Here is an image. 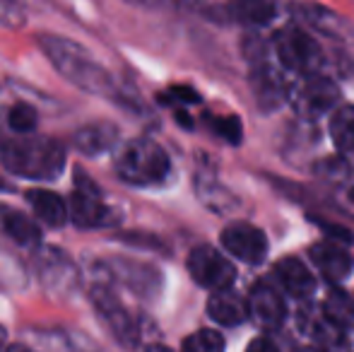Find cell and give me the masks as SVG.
I'll return each instance as SVG.
<instances>
[{"label": "cell", "instance_id": "4dcf8cb0", "mask_svg": "<svg viewBox=\"0 0 354 352\" xmlns=\"http://www.w3.org/2000/svg\"><path fill=\"white\" fill-rule=\"evenodd\" d=\"M3 352H37V350H32L29 345L15 343V345H5V350H3Z\"/></svg>", "mask_w": 354, "mask_h": 352}, {"label": "cell", "instance_id": "44dd1931", "mask_svg": "<svg viewBox=\"0 0 354 352\" xmlns=\"http://www.w3.org/2000/svg\"><path fill=\"white\" fill-rule=\"evenodd\" d=\"M106 266H109L106 270L111 272V275H116L118 280H123L126 285H131L133 290H138V292H149V287L159 282L157 272L149 270L147 266L133 263V261L113 259V261H109Z\"/></svg>", "mask_w": 354, "mask_h": 352}, {"label": "cell", "instance_id": "277c9868", "mask_svg": "<svg viewBox=\"0 0 354 352\" xmlns=\"http://www.w3.org/2000/svg\"><path fill=\"white\" fill-rule=\"evenodd\" d=\"M275 53L287 71L297 75H318L323 66V51L318 41L301 27H282L275 34Z\"/></svg>", "mask_w": 354, "mask_h": 352}, {"label": "cell", "instance_id": "30bf717a", "mask_svg": "<svg viewBox=\"0 0 354 352\" xmlns=\"http://www.w3.org/2000/svg\"><path fill=\"white\" fill-rule=\"evenodd\" d=\"M248 311L256 319V324L266 331L280 328L284 324V316H287V306H284L282 295L268 280H261L253 285L251 297H248Z\"/></svg>", "mask_w": 354, "mask_h": 352}, {"label": "cell", "instance_id": "8992f818", "mask_svg": "<svg viewBox=\"0 0 354 352\" xmlns=\"http://www.w3.org/2000/svg\"><path fill=\"white\" fill-rule=\"evenodd\" d=\"M188 272L201 287L212 292L229 290L236 280V268L214 246H196L188 256Z\"/></svg>", "mask_w": 354, "mask_h": 352}, {"label": "cell", "instance_id": "484cf974", "mask_svg": "<svg viewBox=\"0 0 354 352\" xmlns=\"http://www.w3.org/2000/svg\"><path fill=\"white\" fill-rule=\"evenodd\" d=\"M37 111L24 102H17L8 113V126L15 133H22V136H32V131L37 128Z\"/></svg>", "mask_w": 354, "mask_h": 352}, {"label": "cell", "instance_id": "7a4b0ae2", "mask_svg": "<svg viewBox=\"0 0 354 352\" xmlns=\"http://www.w3.org/2000/svg\"><path fill=\"white\" fill-rule=\"evenodd\" d=\"M39 44H41L48 61L56 66V71L75 87L92 94H106V97L113 92L111 75L104 71L102 63L94 61L87 48L63 37H41Z\"/></svg>", "mask_w": 354, "mask_h": 352}, {"label": "cell", "instance_id": "5bb4252c", "mask_svg": "<svg viewBox=\"0 0 354 352\" xmlns=\"http://www.w3.org/2000/svg\"><path fill=\"white\" fill-rule=\"evenodd\" d=\"M277 282L287 290V295L297 297V299H308L316 292V277L308 270L306 263L294 256H284L275 266Z\"/></svg>", "mask_w": 354, "mask_h": 352}, {"label": "cell", "instance_id": "1f68e13d", "mask_svg": "<svg viewBox=\"0 0 354 352\" xmlns=\"http://www.w3.org/2000/svg\"><path fill=\"white\" fill-rule=\"evenodd\" d=\"M145 352H174L171 348H167V345H159V343H154V345H149Z\"/></svg>", "mask_w": 354, "mask_h": 352}, {"label": "cell", "instance_id": "8fae6325", "mask_svg": "<svg viewBox=\"0 0 354 352\" xmlns=\"http://www.w3.org/2000/svg\"><path fill=\"white\" fill-rule=\"evenodd\" d=\"M308 256H311L313 266L318 268V272L330 282L345 280L352 272V256L347 254L345 244H340V241H335V239L313 244L311 249H308Z\"/></svg>", "mask_w": 354, "mask_h": 352}, {"label": "cell", "instance_id": "9a60e30c", "mask_svg": "<svg viewBox=\"0 0 354 352\" xmlns=\"http://www.w3.org/2000/svg\"><path fill=\"white\" fill-rule=\"evenodd\" d=\"M207 314L219 326H239L251 316V311H248V299H243L239 292L229 287V290L212 292V297L207 299Z\"/></svg>", "mask_w": 354, "mask_h": 352}, {"label": "cell", "instance_id": "2e32d148", "mask_svg": "<svg viewBox=\"0 0 354 352\" xmlns=\"http://www.w3.org/2000/svg\"><path fill=\"white\" fill-rule=\"evenodd\" d=\"M118 140V128L109 121H97L82 126L73 138V145L77 147L82 155L87 157H99L104 152L113 150Z\"/></svg>", "mask_w": 354, "mask_h": 352}, {"label": "cell", "instance_id": "d4e9b609", "mask_svg": "<svg viewBox=\"0 0 354 352\" xmlns=\"http://www.w3.org/2000/svg\"><path fill=\"white\" fill-rule=\"evenodd\" d=\"M183 352H224V338L210 328L196 331L183 340Z\"/></svg>", "mask_w": 354, "mask_h": 352}, {"label": "cell", "instance_id": "5b68a950", "mask_svg": "<svg viewBox=\"0 0 354 352\" xmlns=\"http://www.w3.org/2000/svg\"><path fill=\"white\" fill-rule=\"evenodd\" d=\"M68 212H71L73 225L84 227V230L113 227L121 222V212L104 201L102 191L92 181H87L84 174H77V186H75Z\"/></svg>", "mask_w": 354, "mask_h": 352}, {"label": "cell", "instance_id": "ba28073f", "mask_svg": "<svg viewBox=\"0 0 354 352\" xmlns=\"http://www.w3.org/2000/svg\"><path fill=\"white\" fill-rule=\"evenodd\" d=\"M89 299L97 306L99 316L106 321V326L113 331L118 340L126 348H133L138 343V326L133 321V316L126 311V306L121 304V299L116 297V292L111 290V285L106 282H97L89 292Z\"/></svg>", "mask_w": 354, "mask_h": 352}, {"label": "cell", "instance_id": "836d02e7", "mask_svg": "<svg viewBox=\"0 0 354 352\" xmlns=\"http://www.w3.org/2000/svg\"><path fill=\"white\" fill-rule=\"evenodd\" d=\"M10 188H12V186H10V183L5 181L3 176H0V191H10Z\"/></svg>", "mask_w": 354, "mask_h": 352}, {"label": "cell", "instance_id": "4fadbf2b", "mask_svg": "<svg viewBox=\"0 0 354 352\" xmlns=\"http://www.w3.org/2000/svg\"><path fill=\"white\" fill-rule=\"evenodd\" d=\"M299 326L304 335L313 340L321 348H337L345 340V328L326 314V309H304L299 314Z\"/></svg>", "mask_w": 354, "mask_h": 352}, {"label": "cell", "instance_id": "6da1fadb", "mask_svg": "<svg viewBox=\"0 0 354 352\" xmlns=\"http://www.w3.org/2000/svg\"><path fill=\"white\" fill-rule=\"evenodd\" d=\"M0 162L15 176L53 181L66 169V147L46 136H22L3 142Z\"/></svg>", "mask_w": 354, "mask_h": 352}, {"label": "cell", "instance_id": "ac0fdd59", "mask_svg": "<svg viewBox=\"0 0 354 352\" xmlns=\"http://www.w3.org/2000/svg\"><path fill=\"white\" fill-rule=\"evenodd\" d=\"M27 203L32 207V212L48 227H63L68 220H71V212H68V205L61 196H56L53 191H46V188H32L27 191Z\"/></svg>", "mask_w": 354, "mask_h": 352}, {"label": "cell", "instance_id": "f546056e", "mask_svg": "<svg viewBox=\"0 0 354 352\" xmlns=\"http://www.w3.org/2000/svg\"><path fill=\"white\" fill-rule=\"evenodd\" d=\"M246 352H280L277 350V345L272 343V340H268V338H256L251 345L246 348Z\"/></svg>", "mask_w": 354, "mask_h": 352}, {"label": "cell", "instance_id": "cb8c5ba5", "mask_svg": "<svg viewBox=\"0 0 354 352\" xmlns=\"http://www.w3.org/2000/svg\"><path fill=\"white\" fill-rule=\"evenodd\" d=\"M323 309H326V314L330 316L335 324H340L342 328L354 324V299L352 297H347L345 292L333 290L330 295H328Z\"/></svg>", "mask_w": 354, "mask_h": 352}, {"label": "cell", "instance_id": "d6a6232c", "mask_svg": "<svg viewBox=\"0 0 354 352\" xmlns=\"http://www.w3.org/2000/svg\"><path fill=\"white\" fill-rule=\"evenodd\" d=\"M5 350V328L0 326V352Z\"/></svg>", "mask_w": 354, "mask_h": 352}, {"label": "cell", "instance_id": "9c48e42d", "mask_svg": "<svg viewBox=\"0 0 354 352\" xmlns=\"http://www.w3.org/2000/svg\"><path fill=\"white\" fill-rule=\"evenodd\" d=\"M222 246L227 249V254H232L234 259L243 261V263H263V259L268 256V237L261 227L248 225V222H234L219 237Z\"/></svg>", "mask_w": 354, "mask_h": 352}, {"label": "cell", "instance_id": "52a82bcc", "mask_svg": "<svg viewBox=\"0 0 354 352\" xmlns=\"http://www.w3.org/2000/svg\"><path fill=\"white\" fill-rule=\"evenodd\" d=\"M337 102H340V92L335 82L323 75H308L301 85L292 89V104L304 118H318L323 113L335 111Z\"/></svg>", "mask_w": 354, "mask_h": 352}, {"label": "cell", "instance_id": "f1b7e54d", "mask_svg": "<svg viewBox=\"0 0 354 352\" xmlns=\"http://www.w3.org/2000/svg\"><path fill=\"white\" fill-rule=\"evenodd\" d=\"M169 99L171 102H181V104H196V102H201V97H198L193 89H188V87H171L169 89Z\"/></svg>", "mask_w": 354, "mask_h": 352}, {"label": "cell", "instance_id": "7402d4cb", "mask_svg": "<svg viewBox=\"0 0 354 352\" xmlns=\"http://www.w3.org/2000/svg\"><path fill=\"white\" fill-rule=\"evenodd\" d=\"M330 136L342 155L354 157V106H337L333 111Z\"/></svg>", "mask_w": 354, "mask_h": 352}, {"label": "cell", "instance_id": "e575fe53", "mask_svg": "<svg viewBox=\"0 0 354 352\" xmlns=\"http://www.w3.org/2000/svg\"><path fill=\"white\" fill-rule=\"evenodd\" d=\"M350 201L354 203V188H352V191H350Z\"/></svg>", "mask_w": 354, "mask_h": 352}, {"label": "cell", "instance_id": "603a6c76", "mask_svg": "<svg viewBox=\"0 0 354 352\" xmlns=\"http://www.w3.org/2000/svg\"><path fill=\"white\" fill-rule=\"evenodd\" d=\"M229 10L239 22L266 24L275 17V0H234Z\"/></svg>", "mask_w": 354, "mask_h": 352}, {"label": "cell", "instance_id": "e0dca14e", "mask_svg": "<svg viewBox=\"0 0 354 352\" xmlns=\"http://www.w3.org/2000/svg\"><path fill=\"white\" fill-rule=\"evenodd\" d=\"M289 10L297 15L299 22H304L306 27H311L313 32H321V34H328V37H337V39H342V34L347 32L345 19H342L337 12H333V10L321 8V5L294 3Z\"/></svg>", "mask_w": 354, "mask_h": 352}, {"label": "cell", "instance_id": "3957f363", "mask_svg": "<svg viewBox=\"0 0 354 352\" xmlns=\"http://www.w3.org/2000/svg\"><path fill=\"white\" fill-rule=\"evenodd\" d=\"M171 160L162 145L147 138L131 140L116 152V174L133 186H157L167 181Z\"/></svg>", "mask_w": 354, "mask_h": 352}, {"label": "cell", "instance_id": "d590c367", "mask_svg": "<svg viewBox=\"0 0 354 352\" xmlns=\"http://www.w3.org/2000/svg\"><path fill=\"white\" fill-rule=\"evenodd\" d=\"M301 352H318V350H301Z\"/></svg>", "mask_w": 354, "mask_h": 352}, {"label": "cell", "instance_id": "ffe728a7", "mask_svg": "<svg viewBox=\"0 0 354 352\" xmlns=\"http://www.w3.org/2000/svg\"><path fill=\"white\" fill-rule=\"evenodd\" d=\"M253 82V97L263 109L280 106L282 99L287 97V85L280 77V73L272 71L270 66H258L251 75Z\"/></svg>", "mask_w": 354, "mask_h": 352}, {"label": "cell", "instance_id": "83f0119b", "mask_svg": "<svg viewBox=\"0 0 354 352\" xmlns=\"http://www.w3.org/2000/svg\"><path fill=\"white\" fill-rule=\"evenodd\" d=\"M24 15L15 0H0V24L5 27H22Z\"/></svg>", "mask_w": 354, "mask_h": 352}, {"label": "cell", "instance_id": "d6986e66", "mask_svg": "<svg viewBox=\"0 0 354 352\" xmlns=\"http://www.w3.org/2000/svg\"><path fill=\"white\" fill-rule=\"evenodd\" d=\"M0 230H3L15 244L27 246V249H32V246H37L39 241H41V230H39L37 222L29 215H24V212L15 210V207L0 205Z\"/></svg>", "mask_w": 354, "mask_h": 352}, {"label": "cell", "instance_id": "7c38bea8", "mask_svg": "<svg viewBox=\"0 0 354 352\" xmlns=\"http://www.w3.org/2000/svg\"><path fill=\"white\" fill-rule=\"evenodd\" d=\"M39 275L44 285L58 295L71 292L77 285V270L61 249H46L39 254Z\"/></svg>", "mask_w": 354, "mask_h": 352}, {"label": "cell", "instance_id": "4316f807", "mask_svg": "<svg viewBox=\"0 0 354 352\" xmlns=\"http://www.w3.org/2000/svg\"><path fill=\"white\" fill-rule=\"evenodd\" d=\"M212 131L217 136H222L229 142H239L241 140V121L236 116H219L212 121Z\"/></svg>", "mask_w": 354, "mask_h": 352}]
</instances>
